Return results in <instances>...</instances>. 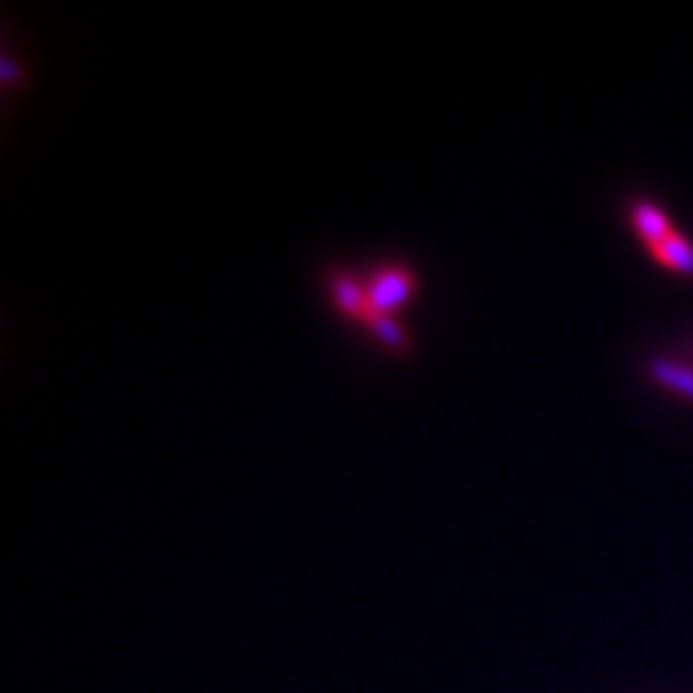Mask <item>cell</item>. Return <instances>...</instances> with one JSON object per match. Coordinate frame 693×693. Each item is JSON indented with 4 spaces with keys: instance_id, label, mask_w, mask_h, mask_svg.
I'll return each mask as SVG.
<instances>
[{
    "instance_id": "cell-1",
    "label": "cell",
    "mask_w": 693,
    "mask_h": 693,
    "mask_svg": "<svg viewBox=\"0 0 693 693\" xmlns=\"http://www.w3.org/2000/svg\"><path fill=\"white\" fill-rule=\"evenodd\" d=\"M324 291L329 306H332L344 321L360 326L362 332H368L370 337L378 344H383L388 352L406 355V352L414 350V337H411V332L406 329V324H393V321H383L375 316L368 298H365L360 270L344 265L329 267L324 273Z\"/></svg>"
},
{
    "instance_id": "cell-2",
    "label": "cell",
    "mask_w": 693,
    "mask_h": 693,
    "mask_svg": "<svg viewBox=\"0 0 693 693\" xmlns=\"http://www.w3.org/2000/svg\"><path fill=\"white\" fill-rule=\"evenodd\" d=\"M360 278L365 298H368L375 316L383 321H393V324H403L398 314L414 303L421 288L416 267L388 257V260H378L360 270Z\"/></svg>"
},
{
    "instance_id": "cell-4",
    "label": "cell",
    "mask_w": 693,
    "mask_h": 693,
    "mask_svg": "<svg viewBox=\"0 0 693 693\" xmlns=\"http://www.w3.org/2000/svg\"><path fill=\"white\" fill-rule=\"evenodd\" d=\"M645 373L652 383L663 385L668 391L693 403V368L686 362L668 360V357H650L645 362Z\"/></svg>"
},
{
    "instance_id": "cell-5",
    "label": "cell",
    "mask_w": 693,
    "mask_h": 693,
    "mask_svg": "<svg viewBox=\"0 0 693 693\" xmlns=\"http://www.w3.org/2000/svg\"><path fill=\"white\" fill-rule=\"evenodd\" d=\"M645 249L658 265L693 278V244L683 237L681 231H670L668 237L645 244Z\"/></svg>"
},
{
    "instance_id": "cell-3",
    "label": "cell",
    "mask_w": 693,
    "mask_h": 693,
    "mask_svg": "<svg viewBox=\"0 0 693 693\" xmlns=\"http://www.w3.org/2000/svg\"><path fill=\"white\" fill-rule=\"evenodd\" d=\"M627 221L632 226V231L642 239V244L658 242V239L668 237L673 229L670 219L665 216V211L660 206H655L647 198H637V201L629 203L627 208Z\"/></svg>"
}]
</instances>
